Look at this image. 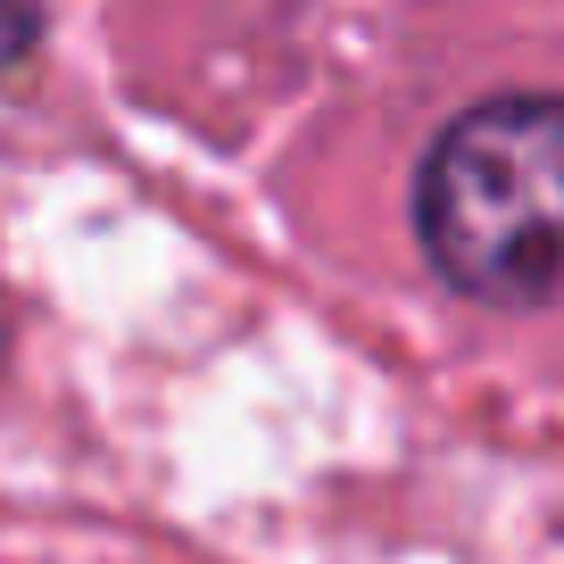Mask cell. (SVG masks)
<instances>
[{
    "instance_id": "obj_1",
    "label": "cell",
    "mask_w": 564,
    "mask_h": 564,
    "mask_svg": "<svg viewBox=\"0 0 564 564\" xmlns=\"http://www.w3.org/2000/svg\"><path fill=\"white\" fill-rule=\"evenodd\" d=\"M415 241L481 307L564 300V100L498 91L465 108L415 175Z\"/></svg>"
},
{
    "instance_id": "obj_2",
    "label": "cell",
    "mask_w": 564,
    "mask_h": 564,
    "mask_svg": "<svg viewBox=\"0 0 564 564\" xmlns=\"http://www.w3.org/2000/svg\"><path fill=\"white\" fill-rule=\"evenodd\" d=\"M42 9H51V0H0V67H18L42 42Z\"/></svg>"
}]
</instances>
